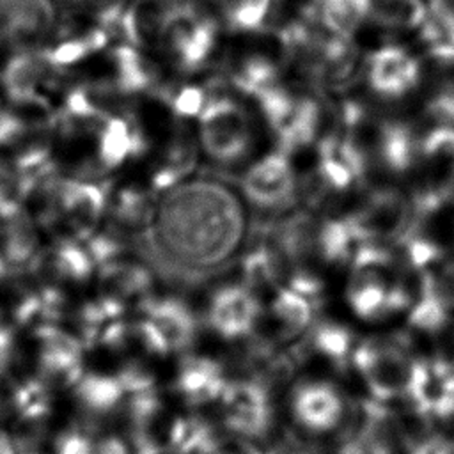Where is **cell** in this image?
Wrapping results in <instances>:
<instances>
[{"instance_id":"obj_1","label":"cell","mask_w":454,"mask_h":454,"mask_svg":"<svg viewBox=\"0 0 454 454\" xmlns=\"http://www.w3.org/2000/svg\"><path fill=\"white\" fill-rule=\"evenodd\" d=\"M247 238L241 195L222 177L200 176L163 192L149 227L131 243L153 271L190 286L225 270Z\"/></svg>"},{"instance_id":"obj_4","label":"cell","mask_w":454,"mask_h":454,"mask_svg":"<svg viewBox=\"0 0 454 454\" xmlns=\"http://www.w3.org/2000/svg\"><path fill=\"white\" fill-rule=\"evenodd\" d=\"M351 364L374 399L387 403L406 395L413 358L401 337L369 339L353 349Z\"/></svg>"},{"instance_id":"obj_24","label":"cell","mask_w":454,"mask_h":454,"mask_svg":"<svg viewBox=\"0 0 454 454\" xmlns=\"http://www.w3.org/2000/svg\"><path fill=\"white\" fill-rule=\"evenodd\" d=\"M174 0H131L121 20L122 43L140 50L158 48Z\"/></svg>"},{"instance_id":"obj_34","label":"cell","mask_w":454,"mask_h":454,"mask_svg":"<svg viewBox=\"0 0 454 454\" xmlns=\"http://www.w3.org/2000/svg\"><path fill=\"white\" fill-rule=\"evenodd\" d=\"M231 80L239 92L255 99L268 89L278 85V69L275 62L264 55H248L234 67Z\"/></svg>"},{"instance_id":"obj_32","label":"cell","mask_w":454,"mask_h":454,"mask_svg":"<svg viewBox=\"0 0 454 454\" xmlns=\"http://www.w3.org/2000/svg\"><path fill=\"white\" fill-rule=\"evenodd\" d=\"M76 387V397L80 403L98 413H106L122 401L124 388L117 376L99 374V372H87L83 374Z\"/></svg>"},{"instance_id":"obj_33","label":"cell","mask_w":454,"mask_h":454,"mask_svg":"<svg viewBox=\"0 0 454 454\" xmlns=\"http://www.w3.org/2000/svg\"><path fill=\"white\" fill-rule=\"evenodd\" d=\"M371 16V0H319V23L339 35L349 37Z\"/></svg>"},{"instance_id":"obj_29","label":"cell","mask_w":454,"mask_h":454,"mask_svg":"<svg viewBox=\"0 0 454 454\" xmlns=\"http://www.w3.org/2000/svg\"><path fill=\"white\" fill-rule=\"evenodd\" d=\"M420 37L431 57L454 55V4L450 0H429Z\"/></svg>"},{"instance_id":"obj_16","label":"cell","mask_w":454,"mask_h":454,"mask_svg":"<svg viewBox=\"0 0 454 454\" xmlns=\"http://www.w3.org/2000/svg\"><path fill=\"white\" fill-rule=\"evenodd\" d=\"M39 340V365L43 378L62 385H76L83 376V342L59 325L44 326L34 332Z\"/></svg>"},{"instance_id":"obj_35","label":"cell","mask_w":454,"mask_h":454,"mask_svg":"<svg viewBox=\"0 0 454 454\" xmlns=\"http://www.w3.org/2000/svg\"><path fill=\"white\" fill-rule=\"evenodd\" d=\"M427 5L424 0H371V18L397 30L420 27Z\"/></svg>"},{"instance_id":"obj_38","label":"cell","mask_w":454,"mask_h":454,"mask_svg":"<svg viewBox=\"0 0 454 454\" xmlns=\"http://www.w3.org/2000/svg\"><path fill=\"white\" fill-rule=\"evenodd\" d=\"M312 348L332 364L346 367L353 355V333L337 323H321L312 332Z\"/></svg>"},{"instance_id":"obj_9","label":"cell","mask_w":454,"mask_h":454,"mask_svg":"<svg viewBox=\"0 0 454 454\" xmlns=\"http://www.w3.org/2000/svg\"><path fill=\"white\" fill-rule=\"evenodd\" d=\"M406 397L415 411L427 420L454 417V364L445 358H415L410 371Z\"/></svg>"},{"instance_id":"obj_47","label":"cell","mask_w":454,"mask_h":454,"mask_svg":"<svg viewBox=\"0 0 454 454\" xmlns=\"http://www.w3.org/2000/svg\"><path fill=\"white\" fill-rule=\"evenodd\" d=\"M408 454H454V442L443 434H424L410 442Z\"/></svg>"},{"instance_id":"obj_43","label":"cell","mask_w":454,"mask_h":454,"mask_svg":"<svg viewBox=\"0 0 454 454\" xmlns=\"http://www.w3.org/2000/svg\"><path fill=\"white\" fill-rule=\"evenodd\" d=\"M419 153L424 161L454 168V128L438 126L431 129L420 142Z\"/></svg>"},{"instance_id":"obj_12","label":"cell","mask_w":454,"mask_h":454,"mask_svg":"<svg viewBox=\"0 0 454 454\" xmlns=\"http://www.w3.org/2000/svg\"><path fill=\"white\" fill-rule=\"evenodd\" d=\"M259 312V300L248 287L223 286L209 300L207 323L222 339L234 340L254 330Z\"/></svg>"},{"instance_id":"obj_26","label":"cell","mask_w":454,"mask_h":454,"mask_svg":"<svg viewBox=\"0 0 454 454\" xmlns=\"http://www.w3.org/2000/svg\"><path fill=\"white\" fill-rule=\"evenodd\" d=\"M381 268L355 270L348 287V300L353 312L365 321H374L392 314L390 286L380 275Z\"/></svg>"},{"instance_id":"obj_23","label":"cell","mask_w":454,"mask_h":454,"mask_svg":"<svg viewBox=\"0 0 454 454\" xmlns=\"http://www.w3.org/2000/svg\"><path fill=\"white\" fill-rule=\"evenodd\" d=\"M199 147L193 137L181 129L170 137L151 172V190L167 192L188 177L197 167Z\"/></svg>"},{"instance_id":"obj_3","label":"cell","mask_w":454,"mask_h":454,"mask_svg":"<svg viewBox=\"0 0 454 454\" xmlns=\"http://www.w3.org/2000/svg\"><path fill=\"white\" fill-rule=\"evenodd\" d=\"M199 142L218 165L243 161L254 147V128L247 110L227 94L209 96L199 115Z\"/></svg>"},{"instance_id":"obj_48","label":"cell","mask_w":454,"mask_h":454,"mask_svg":"<svg viewBox=\"0 0 454 454\" xmlns=\"http://www.w3.org/2000/svg\"><path fill=\"white\" fill-rule=\"evenodd\" d=\"M16 356V340L9 326L0 323V376H4Z\"/></svg>"},{"instance_id":"obj_5","label":"cell","mask_w":454,"mask_h":454,"mask_svg":"<svg viewBox=\"0 0 454 454\" xmlns=\"http://www.w3.org/2000/svg\"><path fill=\"white\" fill-rule=\"evenodd\" d=\"M142 316L133 323L135 337L154 355L184 351L197 335V321L190 307L172 296H151L140 305Z\"/></svg>"},{"instance_id":"obj_40","label":"cell","mask_w":454,"mask_h":454,"mask_svg":"<svg viewBox=\"0 0 454 454\" xmlns=\"http://www.w3.org/2000/svg\"><path fill=\"white\" fill-rule=\"evenodd\" d=\"M243 286L248 287L254 294L266 293L278 286L273 257L264 241L248 250L243 259Z\"/></svg>"},{"instance_id":"obj_2","label":"cell","mask_w":454,"mask_h":454,"mask_svg":"<svg viewBox=\"0 0 454 454\" xmlns=\"http://www.w3.org/2000/svg\"><path fill=\"white\" fill-rule=\"evenodd\" d=\"M218 23L202 0H174L167 14L160 44L181 71L200 69L216 48Z\"/></svg>"},{"instance_id":"obj_49","label":"cell","mask_w":454,"mask_h":454,"mask_svg":"<svg viewBox=\"0 0 454 454\" xmlns=\"http://www.w3.org/2000/svg\"><path fill=\"white\" fill-rule=\"evenodd\" d=\"M270 454H326V452L312 443L298 442L294 438H286Z\"/></svg>"},{"instance_id":"obj_15","label":"cell","mask_w":454,"mask_h":454,"mask_svg":"<svg viewBox=\"0 0 454 454\" xmlns=\"http://www.w3.org/2000/svg\"><path fill=\"white\" fill-rule=\"evenodd\" d=\"M291 410L296 422L307 431L328 433L342 422L346 404L332 383L305 381L294 388Z\"/></svg>"},{"instance_id":"obj_44","label":"cell","mask_w":454,"mask_h":454,"mask_svg":"<svg viewBox=\"0 0 454 454\" xmlns=\"http://www.w3.org/2000/svg\"><path fill=\"white\" fill-rule=\"evenodd\" d=\"M399 245L403 247L404 259H406V262L411 270H422L424 271L426 266H431V264L438 262L440 257H442V250L433 239L419 236L415 232L410 234L408 238H404Z\"/></svg>"},{"instance_id":"obj_41","label":"cell","mask_w":454,"mask_h":454,"mask_svg":"<svg viewBox=\"0 0 454 454\" xmlns=\"http://www.w3.org/2000/svg\"><path fill=\"white\" fill-rule=\"evenodd\" d=\"M337 454H394V449L387 438L385 427L355 426V429L342 438Z\"/></svg>"},{"instance_id":"obj_45","label":"cell","mask_w":454,"mask_h":454,"mask_svg":"<svg viewBox=\"0 0 454 454\" xmlns=\"http://www.w3.org/2000/svg\"><path fill=\"white\" fill-rule=\"evenodd\" d=\"M131 0H85L83 9L92 16L94 23L114 30Z\"/></svg>"},{"instance_id":"obj_37","label":"cell","mask_w":454,"mask_h":454,"mask_svg":"<svg viewBox=\"0 0 454 454\" xmlns=\"http://www.w3.org/2000/svg\"><path fill=\"white\" fill-rule=\"evenodd\" d=\"M434 66L429 110L442 121L454 122V55L431 57Z\"/></svg>"},{"instance_id":"obj_42","label":"cell","mask_w":454,"mask_h":454,"mask_svg":"<svg viewBox=\"0 0 454 454\" xmlns=\"http://www.w3.org/2000/svg\"><path fill=\"white\" fill-rule=\"evenodd\" d=\"M170 106L176 117L179 119H190V117H199L209 99L206 90L200 85L195 83H186L177 89H161L158 92Z\"/></svg>"},{"instance_id":"obj_10","label":"cell","mask_w":454,"mask_h":454,"mask_svg":"<svg viewBox=\"0 0 454 454\" xmlns=\"http://www.w3.org/2000/svg\"><path fill=\"white\" fill-rule=\"evenodd\" d=\"M59 30L55 0H0V43L39 50Z\"/></svg>"},{"instance_id":"obj_39","label":"cell","mask_w":454,"mask_h":454,"mask_svg":"<svg viewBox=\"0 0 454 454\" xmlns=\"http://www.w3.org/2000/svg\"><path fill=\"white\" fill-rule=\"evenodd\" d=\"M449 305L433 289V280L429 273V286L422 296L410 309V325L424 333H438L443 330L449 319Z\"/></svg>"},{"instance_id":"obj_7","label":"cell","mask_w":454,"mask_h":454,"mask_svg":"<svg viewBox=\"0 0 454 454\" xmlns=\"http://www.w3.org/2000/svg\"><path fill=\"white\" fill-rule=\"evenodd\" d=\"M349 218L364 241L399 245L415 232L420 215L411 197L403 195L399 190L381 188L372 190Z\"/></svg>"},{"instance_id":"obj_13","label":"cell","mask_w":454,"mask_h":454,"mask_svg":"<svg viewBox=\"0 0 454 454\" xmlns=\"http://www.w3.org/2000/svg\"><path fill=\"white\" fill-rule=\"evenodd\" d=\"M419 80V60L401 46H381L367 59L369 87L383 98H401L411 92Z\"/></svg>"},{"instance_id":"obj_22","label":"cell","mask_w":454,"mask_h":454,"mask_svg":"<svg viewBox=\"0 0 454 454\" xmlns=\"http://www.w3.org/2000/svg\"><path fill=\"white\" fill-rule=\"evenodd\" d=\"M227 380L218 362L207 356H188L183 360L176 388L190 404H207L222 397Z\"/></svg>"},{"instance_id":"obj_36","label":"cell","mask_w":454,"mask_h":454,"mask_svg":"<svg viewBox=\"0 0 454 454\" xmlns=\"http://www.w3.org/2000/svg\"><path fill=\"white\" fill-rule=\"evenodd\" d=\"M12 406L23 420H44L51 410V395L44 378H27L20 381L12 390Z\"/></svg>"},{"instance_id":"obj_21","label":"cell","mask_w":454,"mask_h":454,"mask_svg":"<svg viewBox=\"0 0 454 454\" xmlns=\"http://www.w3.org/2000/svg\"><path fill=\"white\" fill-rule=\"evenodd\" d=\"M103 284V293L112 294L124 301H138V307L149 300L153 294L154 273L145 261H135L128 255L98 270Z\"/></svg>"},{"instance_id":"obj_27","label":"cell","mask_w":454,"mask_h":454,"mask_svg":"<svg viewBox=\"0 0 454 454\" xmlns=\"http://www.w3.org/2000/svg\"><path fill=\"white\" fill-rule=\"evenodd\" d=\"M374 151L392 172L408 170L419 153L411 129L403 122H381Z\"/></svg>"},{"instance_id":"obj_14","label":"cell","mask_w":454,"mask_h":454,"mask_svg":"<svg viewBox=\"0 0 454 454\" xmlns=\"http://www.w3.org/2000/svg\"><path fill=\"white\" fill-rule=\"evenodd\" d=\"M147 149V133L133 112L108 117L96 133V160L103 170L117 168Z\"/></svg>"},{"instance_id":"obj_17","label":"cell","mask_w":454,"mask_h":454,"mask_svg":"<svg viewBox=\"0 0 454 454\" xmlns=\"http://www.w3.org/2000/svg\"><path fill=\"white\" fill-rule=\"evenodd\" d=\"M64 76L66 71L53 67L43 50H18L5 60L0 73L9 99L44 94L43 89L59 87Z\"/></svg>"},{"instance_id":"obj_25","label":"cell","mask_w":454,"mask_h":454,"mask_svg":"<svg viewBox=\"0 0 454 454\" xmlns=\"http://www.w3.org/2000/svg\"><path fill=\"white\" fill-rule=\"evenodd\" d=\"M154 197L151 192H145L140 186L128 184L119 188L110 195L108 213L114 222V229L126 234L129 239L142 234L153 218L154 213Z\"/></svg>"},{"instance_id":"obj_30","label":"cell","mask_w":454,"mask_h":454,"mask_svg":"<svg viewBox=\"0 0 454 454\" xmlns=\"http://www.w3.org/2000/svg\"><path fill=\"white\" fill-rule=\"evenodd\" d=\"M362 241L349 216L326 220L317 229V252L330 264L351 261Z\"/></svg>"},{"instance_id":"obj_11","label":"cell","mask_w":454,"mask_h":454,"mask_svg":"<svg viewBox=\"0 0 454 454\" xmlns=\"http://www.w3.org/2000/svg\"><path fill=\"white\" fill-rule=\"evenodd\" d=\"M243 192L255 206L277 209L293 202L296 177L284 151L266 154L248 168L243 179Z\"/></svg>"},{"instance_id":"obj_19","label":"cell","mask_w":454,"mask_h":454,"mask_svg":"<svg viewBox=\"0 0 454 454\" xmlns=\"http://www.w3.org/2000/svg\"><path fill=\"white\" fill-rule=\"evenodd\" d=\"M108 60L112 66V82L121 92L133 98L147 92H160L158 66L144 53V50L119 43L108 50Z\"/></svg>"},{"instance_id":"obj_52","label":"cell","mask_w":454,"mask_h":454,"mask_svg":"<svg viewBox=\"0 0 454 454\" xmlns=\"http://www.w3.org/2000/svg\"><path fill=\"white\" fill-rule=\"evenodd\" d=\"M231 454H270V452H262V450H259V449H255V447H252V445H239L234 452H231Z\"/></svg>"},{"instance_id":"obj_18","label":"cell","mask_w":454,"mask_h":454,"mask_svg":"<svg viewBox=\"0 0 454 454\" xmlns=\"http://www.w3.org/2000/svg\"><path fill=\"white\" fill-rule=\"evenodd\" d=\"M0 252L9 266V273H32L43 254L35 223L21 206L2 216Z\"/></svg>"},{"instance_id":"obj_51","label":"cell","mask_w":454,"mask_h":454,"mask_svg":"<svg viewBox=\"0 0 454 454\" xmlns=\"http://www.w3.org/2000/svg\"><path fill=\"white\" fill-rule=\"evenodd\" d=\"M11 181V163L4 161L0 156V190Z\"/></svg>"},{"instance_id":"obj_50","label":"cell","mask_w":454,"mask_h":454,"mask_svg":"<svg viewBox=\"0 0 454 454\" xmlns=\"http://www.w3.org/2000/svg\"><path fill=\"white\" fill-rule=\"evenodd\" d=\"M0 454H18L16 445L5 433H0Z\"/></svg>"},{"instance_id":"obj_31","label":"cell","mask_w":454,"mask_h":454,"mask_svg":"<svg viewBox=\"0 0 454 454\" xmlns=\"http://www.w3.org/2000/svg\"><path fill=\"white\" fill-rule=\"evenodd\" d=\"M314 301L289 287L277 291L271 301L273 321L280 328L282 337H291L303 332L314 316Z\"/></svg>"},{"instance_id":"obj_46","label":"cell","mask_w":454,"mask_h":454,"mask_svg":"<svg viewBox=\"0 0 454 454\" xmlns=\"http://www.w3.org/2000/svg\"><path fill=\"white\" fill-rule=\"evenodd\" d=\"M57 454H96V445L90 436L82 429H69L55 440Z\"/></svg>"},{"instance_id":"obj_6","label":"cell","mask_w":454,"mask_h":454,"mask_svg":"<svg viewBox=\"0 0 454 454\" xmlns=\"http://www.w3.org/2000/svg\"><path fill=\"white\" fill-rule=\"evenodd\" d=\"M110 202V181L105 177L67 176L60 179L55 197V223L69 238L85 241L99 225Z\"/></svg>"},{"instance_id":"obj_28","label":"cell","mask_w":454,"mask_h":454,"mask_svg":"<svg viewBox=\"0 0 454 454\" xmlns=\"http://www.w3.org/2000/svg\"><path fill=\"white\" fill-rule=\"evenodd\" d=\"M174 454H222V443L209 422L200 417H179L168 431Z\"/></svg>"},{"instance_id":"obj_8","label":"cell","mask_w":454,"mask_h":454,"mask_svg":"<svg viewBox=\"0 0 454 454\" xmlns=\"http://www.w3.org/2000/svg\"><path fill=\"white\" fill-rule=\"evenodd\" d=\"M222 415L225 427L245 440L268 434L273 422L270 392L261 380L229 381L222 397Z\"/></svg>"},{"instance_id":"obj_20","label":"cell","mask_w":454,"mask_h":454,"mask_svg":"<svg viewBox=\"0 0 454 454\" xmlns=\"http://www.w3.org/2000/svg\"><path fill=\"white\" fill-rule=\"evenodd\" d=\"M96 270V264L83 241L62 236L48 250H43L34 273H46L59 282L83 284Z\"/></svg>"},{"instance_id":"obj_53","label":"cell","mask_w":454,"mask_h":454,"mask_svg":"<svg viewBox=\"0 0 454 454\" xmlns=\"http://www.w3.org/2000/svg\"><path fill=\"white\" fill-rule=\"evenodd\" d=\"M2 110H4V108H2V105H0V114H2Z\"/></svg>"}]
</instances>
